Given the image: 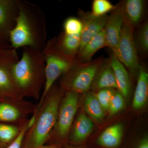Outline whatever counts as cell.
<instances>
[{"mask_svg":"<svg viewBox=\"0 0 148 148\" xmlns=\"http://www.w3.org/2000/svg\"><path fill=\"white\" fill-rule=\"evenodd\" d=\"M19 11L9 34L10 47L16 49L29 47L42 51L45 45L47 28L45 14L33 3L18 0Z\"/></svg>","mask_w":148,"mask_h":148,"instance_id":"obj_1","label":"cell"},{"mask_svg":"<svg viewBox=\"0 0 148 148\" xmlns=\"http://www.w3.org/2000/svg\"><path fill=\"white\" fill-rule=\"evenodd\" d=\"M45 61L41 51L23 47L20 60L11 69L13 81L23 96L38 98L45 83Z\"/></svg>","mask_w":148,"mask_h":148,"instance_id":"obj_2","label":"cell"},{"mask_svg":"<svg viewBox=\"0 0 148 148\" xmlns=\"http://www.w3.org/2000/svg\"><path fill=\"white\" fill-rule=\"evenodd\" d=\"M61 97V92L53 86L44 99L35 124L31 128L29 138L31 148L41 147L49 138L57 122Z\"/></svg>","mask_w":148,"mask_h":148,"instance_id":"obj_3","label":"cell"},{"mask_svg":"<svg viewBox=\"0 0 148 148\" xmlns=\"http://www.w3.org/2000/svg\"><path fill=\"white\" fill-rule=\"evenodd\" d=\"M41 52L45 61V80L41 104L55 81L69 71L75 60L61 52L55 38L46 43Z\"/></svg>","mask_w":148,"mask_h":148,"instance_id":"obj_4","label":"cell"},{"mask_svg":"<svg viewBox=\"0 0 148 148\" xmlns=\"http://www.w3.org/2000/svg\"><path fill=\"white\" fill-rule=\"evenodd\" d=\"M102 61H98L83 63L74 60L72 66L64 74L63 85L69 90L82 93L89 90L93 84L97 72Z\"/></svg>","mask_w":148,"mask_h":148,"instance_id":"obj_5","label":"cell"},{"mask_svg":"<svg viewBox=\"0 0 148 148\" xmlns=\"http://www.w3.org/2000/svg\"><path fill=\"white\" fill-rule=\"evenodd\" d=\"M18 60L16 49L10 47L0 52V98L21 101L24 96L16 87L11 73V69Z\"/></svg>","mask_w":148,"mask_h":148,"instance_id":"obj_6","label":"cell"},{"mask_svg":"<svg viewBox=\"0 0 148 148\" xmlns=\"http://www.w3.org/2000/svg\"><path fill=\"white\" fill-rule=\"evenodd\" d=\"M116 57L133 75L138 74L141 68L133 39L132 28L125 22L123 25L118 45Z\"/></svg>","mask_w":148,"mask_h":148,"instance_id":"obj_7","label":"cell"},{"mask_svg":"<svg viewBox=\"0 0 148 148\" xmlns=\"http://www.w3.org/2000/svg\"><path fill=\"white\" fill-rule=\"evenodd\" d=\"M78 93L69 91L66 93L61 106H59L56 127L59 138L64 139L70 131L78 105Z\"/></svg>","mask_w":148,"mask_h":148,"instance_id":"obj_8","label":"cell"},{"mask_svg":"<svg viewBox=\"0 0 148 148\" xmlns=\"http://www.w3.org/2000/svg\"><path fill=\"white\" fill-rule=\"evenodd\" d=\"M124 21L121 8H115L111 15L108 16L104 28L106 46L110 47L116 56L119 41Z\"/></svg>","mask_w":148,"mask_h":148,"instance_id":"obj_9","label":"cell"},{"mask_svg":"<svg viewBox=\"0 0 148 148\" xmlns=\"http://www.w3.org/2000/svg\"><path fill=\"white\" fill-rule=\"evenodd\" d=\"M18 11V0H0V37L9 41Z\"/></svg>","mask_w":148,"mask_h":148,"instance_id":"obj_10","label":"cell"},{"mask_svg":"<svg viewBox=\"0 0 148 148\" xmlns=\"http://www.w3.org/2000/svg\"><path fill=\"white\" fill-rule=\"evenodd\" d=\"M108 16H96L92 14H85L82 16V32L81 34V43L79 50L93 37L104 29Z\"/></svg>","mask_w":148,"mask_h":148,"instance_id":"obj_11","label":"cell"},{"mask_svg":"<svg viewBox=\"0 0 148 148\" xmlns=\"http://www.w3.org/2000/svg\"><path fill=\"white\" fill-rule=\"evenodd\" d=\"M109 62L113 71L118 89L123 96L127 97L131 89V82L129 74L123 64L114 53Z\"/></svg>","mask_w":148,"mask_h":148,"instance_id":"obj_12","label":"cell"},{"mask_svg":"<svg viewBox=\"0 0 148 148\" xmlns=\"http://www.w3.org/2000/svg\"><path fill=\"white\" fill-rule=\"evenodd\" d=\"M123 127L121 123H116L108 127L96 141L97 145L102 148H119L122 143Z\"/></svg>","mask_w":148,"mask_h":148,"instance_id":"obj_13","label":"cell"},{"mask_svg":"<svg viewBox=\"0 0 148 148\" xmlns=\"http://www.w3.org/2000/svg\"><path fill=\"white\" fill-rule=\"evenodd\" d=\"M93 127L94 124L90 119L84 114H81L74 125L70 138L71 142L76 145L84 143Z\"/></svg>","mask_w":148,"mask_h":148,"instance_id":"obj_14","label":"cell"},{"mask_svg":"<svg viewBox=\"0 0 148 148\" xmlns=\"http://www.w3.org/2000/svg\"><path fill=\"white\" fill-rule=\"evenodd\" d=\"M148 94V73L145 69L141 67L138 74V82L132 101L133 108L139 110L143 108L147 101Z\"/></svg>","mask_w":148,"mask_h":148,"instance_id":"obj_15","label":"cell"},{"mask_svg":"<svg viewBox=\"0 0 148 148\" xmlns=\"http://www.w3.org/2000/svg\"><path fill=\"white\" fill-rule=\"evenodd\" d=\"M105 46L106 42L104 29L79 50L77 60L83 63L90 62L94 53Z\"/></svg>","mask_w":148,"mask_h":148,"instance_id":"obj_16","label":"cell"},{"mask_svg":"<svg viewBox=\"0 0 148 148\" xmlns=\"http://www.w3.org/2000/svg\"><path fill=\"white\" fill-rule=\"evenodd\" d=\"M144 2L142 0H127L121 8L124 16L125 22L131 27L137 25L143 16Z\"/></svg>","mask_w":148,"mask_h":148,"instance_id":"obj_17","label":"cell"},{"mask_svg":"<svg viewBox=\"0 0 148 148\" xmlns=\"http://www.w3.org/2000/svg\"><path fill=\"white\" fill-rule=\"evenodd\" d=\"M97 74L98 76L95 83V88L100 90L103 89H118L113 71L109 62H102Z\"/></svg>","mask_w":148,"mask_h":148,"instance_id":"obj_18","label":"cell"},{"mask_svg":"<svg viewBox=\"0 0 148 148\" xmlns=\"http://www.w3.org/2000/svg\"><path fill=\"white\" fill-rule=\"evenodd\" d=\"M55 39L61 52L68 57L75 59V55L78 52L80 46L81 35L71 36L64 33Z\"/></svg>","mask_w":148,"mask_h":148,"instance_id":"obj_19","label":"cell"},{"mask_svg":"<svg viewBox=\"0 0 148 148\" xmlns=\"http://www.w3.org/2000/svg\"><path fill=\"white\" fill-rule=\"evenodd\" d=\"M84 108L88 115L96 121H101L104 118L105 110L95 95H88L85 101Z\"/></svg>","mask_w":148,"mask_h":148,"instance_id":"obj_20","label":"cell"},{"mask_svg":"<svg viewBox=\"0 0 148 148\" xmlns=\"http://www.w3.org/2000/svg\"><path fill=\"white\" fill-rule=\"evenodd\" d=\"M21 113L16 107L7 102H0V122H11L20 118Z\"/></svg>","mask_w":148,"mask_h":148,"instance_id":"obj_21","label":"cell"},{"mask_svg":"<svg viewBox=\"0 0 148 148\" xmlns=\"http://www.w3.org/2000/svg\"><path fill=\"white\" fill-rule=\"evenodd\" d=\"M19 131L16 126L0 123V143H10L16 138Z\"/></svg>","mask_w":148,"mask_h":148,"instance_id":"obj_22","label":"cell"},{"mask_svg":"<svg viewBox=\"0 0 148 148\" xmlns=\"http://www.w3.org/2000/svg\"><path fill=\"white\" fill-rule=\"evenodd\" d=\"M64 34L66 35H81L82 32V22L75 17H69L66 19L64 23Z\"/></svg>","mask_w":148,"mask_h":148,"instance_id":"obj_23","label":"cell"},{"mask_svg":"<svg viewBox=\"0 0 148 148\" xmlns=\"http://www.w3.org/2000/svg\"><path fill=\"white\" fill-rule=\"evenodd\" d=\"M114 9V6L108 1L95 0L92 3V12L91 13L95 16H103Z\"/></svg>","mask_w":148,"mask_h":148,"instance_id":"obj_24","label":"cell"},{"mask_svg":"<svg viewBox=\"0 0 148 148\" xmlns=\"http://www.w3.org/2000/svg\"><path fill=\"white\" fill-rule=\"evenodd\" d=\"M137 44L138 48L143 53L148 50V24L146 22L138 32L137 38Z\"/></svg>","mask_w":148,"mask_h":148,"instance_id":"obj_25","label":"cell"},{"mask_svg":"<svg viewBox=\"0 0 148 148\" xmlns=\"http://www.w3.org/2000/svg\"><path fill=\"white\" fill-rule=\"evenodd\" d=\"M114 93L113 89H103L99 90L95 95L105 111H108L111 99Z\"/></svg>","mask_w":148,"mask_h":148,"instance_id":"obj_26","label":"cell"},{"mask_svg":"<svg viewBox=\"0 0 148 148\" xmlns=\"http://www.w3.org/2000/svg\"><path fill=\"white\" fill-rule=\"evenodd\" d=\"M125 105V102L123 95L120 92H115L112 99L108 111L111 115H114L121 110Z\"/></svg>","mask_w":148,"mask_h":148,"instance_id":"obj_27","label":"cell"},{"mask_svg":"<svg viewBox=\"0 0 148 148\" xmlns=\"http://www.w3.org/2000/svg\"><path fill=\"white\" fill-rule=\"evenodd\" d=\"M27 123L19 131L18 135L7 148H21L26 133L29 130Z\"/></svg>","mask_w":148,"mask_h":148,"instance_id":"obj_28","label":"cell"},{"mask_svg":"<svg viewBox=\"0 0 148 148\" xmlns=\"http://www.w3.org/2000/svg\"><path fill=\"white\" fill-rule=\"evenodd\" d=\"M40 148H58L57 147L55 146H45V147H41Z\"/></svg>","mask_w":148,"mask_h":148,"instance_id":"obj_29","label":"cell"},{"mask_svg":"<svg viewBox=\"0 0 148 148\" xmlns=\"http://www.w3.org/2000/svg\"><path fill=\"white\" fill-rule=\"evenodd\" d=\"M66 148H84L81 147H73L71 146H67L66 147Z\"/></svg>","mask_w":148,"mask_h":148,"instance_id":"obj_30","label":"cell"},{"mask_svg":"<svg viewBox=\"0 0 148 148\" xmlns=\"http://www.w3.org/2000/svg\"><path fill=\"white\" fill-rule=\"evenodd\" d=\"M3 101V100H2V99H1V98H0V101Z\"/></svg>","mask_w":148,"mask_h":148,"instance_id":"obj_31","label":"cell"},{"mask_svg":"<svg viewBox=\"0 0 148 148\" xmlns=\"http://www.w3.org/2000/svg\"><path fill=\"white\" fill-rule=\"evenodd\" d=\"M0 148H1V147H0Z\"/></svg>","mask_w":148,"mask_h":148,"instance_id":"obj_32","label":"cell"}]
</instances>
